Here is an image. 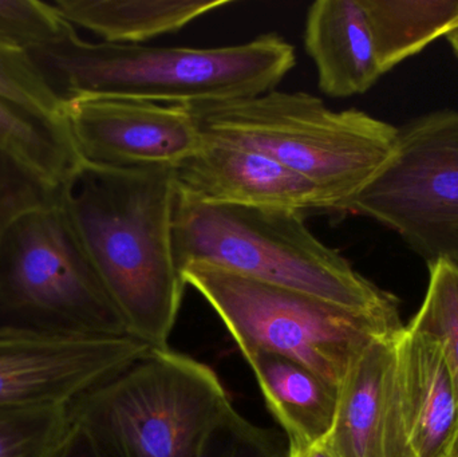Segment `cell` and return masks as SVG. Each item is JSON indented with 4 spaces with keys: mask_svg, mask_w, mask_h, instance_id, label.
Segmentation results:
<instances>
[{
    "mask_svg": "<svg viewBox=\"0 0 458 457\" xmlns=\"http://www.w3.org/2000/svg\"><path fill=\"white\" fill-rule=\"evenodd\" d=\"M176 168L83 161L64 187L81 241L133 337L168 349L185 284L174 254Z\"/></svg>",
    "mask_w": 458,
    "mask_h": 457,
    "instance_id": "cell-1",
    "label": "cell"
},
{
    "mask_svg": "<svg viewBox=\"0 0 458 457\" xmlns=\"http://www.w3.org/2000/svg\"><path fill=\"white\" fill-rule=\"evenodd\" d=\"M29 53L64 102L82 96L184 106L237 101L274 90L296 63L293 46L274 32L225 47H158L88 42L70 23Z\"/></svg>",
    "mask_w": 458,
    "mask_h": 457,
    "instance_id": "cell-2",
    "label": "cell"
},
{
    "mask_svg": "<svg viewBox=\"0 0 458 457\" xmlns=\"http://www.w3.org/2000/svg\"><path fill=\"white\" fill-rule=\"evenodd\" d=\"M190 107L204 141L274 158L312 182L334 214L346 212L397 144L398 128L392 123L360 110L335 112L307 93L272 90Z\"/></svg>",
    "mask_w": 458,
    "mask_h": 457,
    "instance_id": "cell-3",
    "label": "cell"
},
{
    "mask_svg": "<svg viewBox=\"0 0 458 457\" xmlns=\"http://www.w3.org/2000/svg\"><path fill=\"white\" fill-rule=\"evenodd\" d=\"M174 239L180 273L203 263L350 309H398L392 294L323 244L299 212L206 203L179 190Z\"/></svg>",
    "mask_w": 458,
    "mask_h": 457,
    "instance_id": "cell-4",
    "label": "cell"
},
{
    "mask_svg": "<svg viewBox=\"0 0 458 457\" xmlns=\"http://www.w3.org/2000/svg\"><path fill=\"white\" fill-rule=\"evenodd\" d=\"M232 408L216 373L171 349H153L72 405L96 457H198Z\"/></svg>",
    "mask_w": 458,
    "mask_h": 457,
    "instance_id": "cell-5",
    "label": "cell"
},
{
    "mask_svg": "<svg viewBox=\"0 0 458 457\" xmlns=\"http://www.w3.org/2000/svg\"><path fill=\"white\" fill-rule=\"evenodd\" d=\"M182 275L216 311L244 359L260 351L287 357L338 388L371 341L405 327L398 309H350L215 266L195 263Z\"/></svg>",
    "mask_w": 458,
    "mask_h": 457,
    "instance_id": "cell-6",
    "label": "cell"
},
{
    "mask_svg": "<svg viewBox=\"0 0 458 457\" xmlns=\"http://www.w3.org/2000/svg\"><path fill=\"white\" fill-rule=\"evenodd\" d=\"M0 329L133 337L81 241L64 190L0 241Z\"/></svg>",
    "mask_w": 458,
    "mask_h": 457,
    "instance_id": "cell-7",
    "label": "cell"
},
{
    "mask_svg": "<svg viewBox=\"0 0 458 457\" xmlns=\"http://www.w3.org/2000/svg\"><path fill=\"white\" fill-rule=\"evenodd\" d=\"M346 212L392 228L428 265L458 267V110L400 126L392 157Z\"/></svg>",
    "mask_w": 458,
    "mask_h": 457,
    "instance_id": "cell-8",
    "label": "cell"
},
{
    "mask_svg": "<svg viewBox=\"0 0 458 457\" xmlns=\"http://www.w3.org/2000/svg\"><path fill=\"white\" fill-rule=\"evenodd\" d=\"M152 351L131 335L0 329V410L72 407Z\"/></svg>",
    "mask_w": 458,
    "mask_h": 457,
    "instance_id": "cell-9",
    "label": "cell"
},
{
    "mask_svg": "<svg viewBox=\"0 0 458 457\" xmlns=\"http://www.w3.org/2000/svg\"><path fill=\"white\" fill-rule=\"evenodd\" d=\"M81 158L112 169L177 168L204 144L190 106L110 96L64 101Z\"/></svg>",
    "mask_w": 458,
    "mask_h": 457,
    "instance_id": "cell-10",
    "label": "cell"
},
{
    "mask_svg": "<svg viewBox=\"0 0 458 457\" xmlns=\"http://www.w3.org/2000/svg\"><path fill=\"white\" fill-rule=\"evenodd\" d=\"M0 148L54 188L82 166L64 102L29 51L0 45Z\"/></svg>",
    "mask_w": 458,
    "mask_h": 457,
    "instance_id": "cell-11",
    "label": "cell"
},
{
    "mask_svg": "<svg viewBox=\"0 0 458 457\" xmlns=\"http://www.w3.org/2000/svg\"><path fill=\"white\" fill-rule=\"evenodd\" d=\"M400 333L371 341L350 364L322 444L331 457H417L401 400Z\"/></svg>",
    "mask_w": 458,
    "mask_h": 457,
    "instance_id": "cell-12",
    "label": "cell"
},
{
    "mask_svg": "<svg viewBox=\"0 0 458 457\" xmlns=\"http://www.w3.org/2000/svg\"><path fill=\"white\" fill-rule=\"evenodd\" d=\"M179 190L206 203L328 212L320 190L301 174L247 148L204 141L176 168Z\"/></svg>",
    "mask_w": 458,
    "mask_h": 457,
    "instance_id": "cell-13",
    "label": "cell"
},
{
    "mask_svg": "<svg viewBox=\"0 0 458 457\" xmlns=\"http://www.w3.org/2000/svg\"><path fill=\"white\" fill-rule=\"evenodd\" d=\"M403 416L417 457H454L458 394L440 341L403 327L397 337Z\"/></svg>",
    "mask_w": 458,
    "mask_h": 457,
    "instance_id": "cell-14",
    "label": "cell"
},
{
    "mask_svg": "<svg viewBox=\"0 0 458 457\" xmlns=\"http://www.w3.org/2000/svg\"><path fill=\"white\" fill-rule=\"evenodd\" d=\"M304 47L319 89L334 98L363 94L382 77L362 0H318L310 5Z\"/></svg>",
    "mask_w": 458,
    "mask_h": 457,
    "instance_id": "cell-15",
    "label": "cell"
},
{
    "mask_svg": "<svg viewBox=\"0 0 458 457\" xmlns=\"http://www.w3.org/2000/svg\"><path fill=\"white\" fill-rule=\"evenodd\" d=\"M264 402L291 447L322 445L333 426L338 386L287 357L255 353L245 357Z\"/></svg>",
    "mask_w": 458,
    "mask_h": 457,
    "instance_id": "cell-16",
    "label": "cell"
},
{
    "mask_svg": "<svg viewBox=\"0 0 458 457\" xmlns=\"http://www.w3.org/2000/svg\"><path fill=\"white\" fill-rule=\"evenodd\" d=\"M231 2L199 0H55L51 4L72 27L89 30L102 42L141 45L174 34L196 19Z\"/></svg>",
    "mask_w": 458,
    "mask_h": 457,
    "instance_id": "cell-17",
    "label": "cell"
},
{
    "mask_svg": "<svg viewBox=\"0 0 458 457\" xmlns=\"http://www.w3.org/2000/svg\"><path fill=\"white\" fill-rule=\"evenodd\" d=\"M382 74L458 31V0H362Z\"/></svg>",
    "mask_w": 458,
    "mask_h": 457,
    "instance_id": "cell-18",
    "label": "cell"
},
{
    "mask_svg": "<svg viewBox=\"0 0 458 457\" xmlns=\"http://www.w3.org/2000/svg\"><path fill=\"white\" fill-rule=\"evenodd\" d=\"M74 428L72 407L0 410V457H56Z\"/></svg>",
    "mask_w": 458,
    "mask_h": 457,
    "instance_id": "cell-19",
    "label": "cell"
},
{
    "mask_svg": "<svg viewBox=\"0 0 458 457\" xmlns=\"http://www.w3.org/2000/svg\"><path fill=\"white\" fill-rule=\"evenodd\" d=\"M429 284L409 329L440 341L458 394V267L437 260L429 263ZM454 457H458V437Z\"/></svg>",
    "mask_w": 458,
    "mask_h": 457,
    "instance_id": "cell-20",
    "label": "cell"
},
{
    "mask_svg": "<svg viewBox=\"0 0 458 457\" xmlns=\"http://www.w3.org/2000/svg\"><path fill=\"white\" fill-rule=\"evenodd\" d=\"M198 457H288V442L279 432L250 423L232 407L209 429Z\"/></svg>",
    "mask_w": 458,
    "mask_h": 457,
    "instance_id": "cell-21",
    "label": "cell"
},
{
    "mask_svg": "<svg viewBox=\"0 0 458 457\" xmlns=\"http://www.w3.org/2000/svg\"><path fill=\"white\" fill-rule=\"evenodd\" d=\"M64 187L46 184L0 148V241L21 216L58 201Z\"/></svg>",
    "mask_w": 458,
    "mask_h": 457,
    "instance_id": "cell-22",
    "label": "cell"
},
{
    "mask_svg": "<svg viewBox=\"0 0 458 457\" xmlns=\"http://www.w3.org/2000/svg\"><path fill=\"white\" fill-rule=\"evenodd\" d=\"M66 23L51 3L0 0V45L34 50L56 39Z\"/></svg>",
    "mask_w": 458,
    "mask_h": 457,
    "instance_id": "cell-23",
    "label": "cell"
},
{
    "mask_svg": "<svg viewBox=\"0 0 458 457\" xmlns=\"http://www.w3.org/2000/svg\"><path fill=\"white\" fill-rule=\"evenodd\" d=\"M56 457H96V455L75 426L74 432Z\"/></svg>",
    "mask_w": 458,
    "mask_h": 457,
    "instance_id": "cell-24",
    "label": "cell"
},
{
    "mask_svg": "<svg viewBox=\"0 0 458 457\" xmlns=\"http://www.w3.org/2000/svg\"><path fill=\"white\" fill-rule=\"evenodd\" d=\"M288 457H331L322 445L312 447H291L288 445Z\"/></svg>",
    "mask_w": 458,
    "mask_h": 457,
    "instance_id": "cell-25",
    "label": "cell"
},
{
    "mask_svg": "<svg viewBox=\"0 0 458 457\" xmlns=\"http://www.w3.org/2000/svg\"><path fill=\"white\" fill-rule=\"evenodd\" d=\"M448 40L449 43H451L452 48H454V53H456V55L458 56V31L449 35Z\"/></svg>",
    "mask_w": 458,
    "mask_h": 457,
    "instance_id": "cell-26",
    "label": "cell"
}]
</instances>
